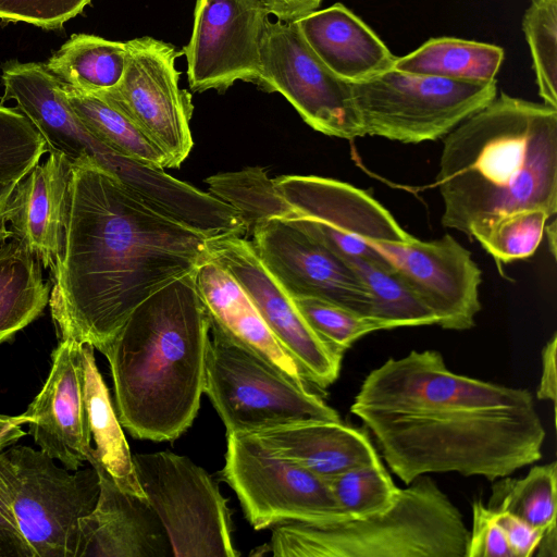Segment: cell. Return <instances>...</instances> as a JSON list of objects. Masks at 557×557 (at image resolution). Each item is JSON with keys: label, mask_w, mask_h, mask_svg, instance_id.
Returning a JSON list of instances; mask_svg holds the SVG:
<instances>
[{"label": "cell", "mask_w": 557, "mask_h": 557, "mask_svg": "<svg viewBox=\"0 0 557 557\" xmlns=\"http://www.w3.org/2000/svg\"><path fill=\"white\" fill-rule=\"evenodd\" d=\"M72 168L61 153L49 151L16 184L9 222L22 242L52 271L64 252L71 202Z\"/></svg>", "instance_id": "cell-21"}, {"label": "cell", "mask_w": 557, "mask_h": 557, "mask_svg": "<svg viewBox=\"0 0 557 557\" xmlns=\"http://www.w3.org/2000/svg\"><path fill=\"white\" fill-rule=\"evenodd\" d=\"M127 62L121 82L97 92L127 115L165 153L169 168L188 157L191 97L178 85L175 60L181 52L162 40L140 37L125 41Z\"/></svg>", "instance_id": "cell-13"}, {"label": "cell", "mask_w": 557, "mask_h": 557, "mask_svg": "<svg viewBox=\"0 0 557 557\" xmlns=\"http://www.w3.org/2000/svg\"><path fill=\"white\" fill-rule=\"evenodd\" d=\"M63 89L76 115L106 146L151 166L169 168L162 149L116 107L97 94L85 92L65 84Z\"/></svg>", "instance_id": "cell-29"}, {"label": "cell", "mask_w": 557, "mask_h": 557, "mask_svg": "<svg viewBox=\"0 0 557 557\" xmlns=\"http://www.w3.org/2000/svg\"><path fill=\"white\" fill-rule=\"evenodd\" d=\"M270 15L262 0H197L191 36L181 51L190 89L223 92L237 81L258 86Z\"/></svg>", "instance_id": "cell-15"}, {"label": "cell", "mask_w": 557, "mask_h": 557, "mask_svg": "<svg viewBox=\"0 0 557 557\" xmlns=\"http://www.w3.org/2000/svg\"><path fill=\"white\" fill-rule=\"evenodd\" d=\"M466 557H515L493 511L480 498L472 504V529Z\"/></svg>", "instance_id": "cell-38"}, {"label": "cell", "mask_w": 557, "mask_h": 557, "mask_svg": "<svg viewBox=\"0 0 557 557\" xmlns=\"http://www.w3.org/2000/svg\"><path fill=\"white\" fill-rule=\"evenodd\" d=\"M273 181L293 210L284 219L342 258L384 262L371 244L413 238L381 203L350 184L312 175H284Z\"/></svg>", "instance_id": "cell-11"}, {"label": "cell", "mask_w": 557, "mask_h": 557, "mask_svg": "<svg viewBox=\"0 0 557 557\" xmlns=\"http://www.w3.org/2000/svg\"><path fill=\"white\" fill-rule=\"evenodd\" d=\"M209 332L193 272L144 300L99 350L110 364L119 421L133 437L174 441L193 424Z\"/></svg>", "instance_id": "cell-4"}, {"label": "cell", "mask_w": 557, "mask_h": 557, "mask_svg": "<svg viewBox=\"0 0 557 557\" xmlns=\"http://www.w3.org/2000/svg\"><path fill=\"white\" fill-rule=\"evenodd\" d=\"M207 250V259L224 268L242 286L307 382L322 389L333 384L339 375L343 355L312 330L293 296L259 259L250 240L239 235L211 237Z\"/></svg>", "instance_id": "cell-14"}, {"label": "cell", "mask_w": 557, "mask_h": 557, "mask_svg": "<svg viewBox=\"0 0 557 557\" xmlns=\"http://www.w3.org/2000/svg\"><path fill=\"white\" fill-rule=\"evenodd\" d=\"M222 476L256 530L286 521L346 519L327 479L272 454L248 434H226Z\"/></svg>", "instance_id": "cell-10"}, {"label": "cell", "mask_w": 557, "mask_h": 557, "mask_svg": "<svg viewBox=\"0 0 557 557\" xmlns=\"http://www.w3.org/2000/svg\"><path fill=\"white\" fill-rule=\"evenodd\" d=\"M71 168L65 246L51 271L49 306L60 341L100 350L144 300L207 260L209 237L92 160Z\"/></svg>", "instance_id": "cell-2"}, {"label": "cell", "mask_w": 557, "mask_h": 557, "mask_svg": "<svg viewBox=\"0 0 557 557\" xmlns=\"http://www.w3.org/2000/svg\"><path fill=\"white\" fill-rule=\"evenodd\" d=\"M246 434L272 454L324 479L380 460L369 431L342 420H301Z\"/></svg>", "instance_id": "cell-23"}, {"label": "cell", "mask_w": 557, "mask_h": 557, "mask_svg": "<svg viewBox=\"0 0 557 557\" xmlns=\"http://www.w3.org/2000/svg\"><path fill=\"white\" fill-rule=\"evenodd\" d=\"M327 481L346 519L385 510L399 490L381 460L352 467Z\"/></svg>", "instance_id": "cell-33"}, {"label": "cell", "mask_w": 557, "mask_h": 557, "mask_svg": "<svg viewBox=\"0 0 557 557\" xmlns=\"http://www.w3.org/2000/svg\"><path fill=\"white\" fill-rule=\"evenodd\" d=\"M82 345L60 341L39 394L24 413L14 417L18 424L29 423L40 449L70 471L88 461L94 448L84 401Z\"/></svg>", "instance_id": "cell-18"}, {"label": "cell", "mask_w": 557, "mask_h": 557, "mask_svg": "<svg viewBox=\"0 0 557 557\" xmlns=\"http://www.w3.org/2000/svg\"><path fill=\"white\" fill-rule=\"evenodd\" d=\"M557 462L534 466L518 479L494 481L487 508L515 515L546 531L556 528Z\"/></svg>", "instance_id": "cell-31"}, {"label": "cell", "mask_w": 557, "mask_h": 557, "mask_svg": "<svg viewBox=\"0 0 557 557\" xmlns=\"http://www.w3.org/2000/svg\"><path fill=\"white\" fill-rule=\"evenodd\" d=\"M0 557H33L13 517L0 498Z\"/></svg>", "instance_id": "cell-40"}, {"label": "cell", "mask_w": 557, "mask_h": 557, "mask_svg": "<svg viewBox=\"0 0 557 557\" xmlns=\"http://www.w3.org/2000/svg\"><path fill=\"white\" fill-rule=\"evenodd\" d=\"M18 182H0V245L13 237V232L7 227L11 211V197Z\"/></svg>", "instance_id": "cell-43"}, {"label": "cell", "mask_w": 557, "mask_h": 557, "mask_svg": "<svg viewBox=\"0 0 557 557\" xmlns=\"http://www.w3.org/2000/svg\"><path fill=\"white\" fill-rule=\"evenodd\" d=\"M375 250L436 314L437 325L465 331L481 310V270L453 236L423 242L374 243Z\"/></svg>", "instance_id": "cell-17"}, {"label": "cell", "mask_w": 557, "mask_h": 557, "mask_svg": "<svg viewBox=\"0 0 557 557\" xmlns=\"http://www.w3.org/2000/svg\"><path fill=\"white\" fill-rule=\"evenodd\" d=\"M48 147L29 120L16 108L0 104V182L21 181Z\"/></svg>", "instance_id": "cell-35"}, {"label": "cell", "mask_w": 557, "mask_h": 557, "mask_svg": "<svg viewBox=\"0 0 557 557\" xmlns=\"http://www.w3.org/2000/svg\"><path fill=\"white\" fill-rule=\"evenodd\" d=\"M87 462L98 473L100 490L95 508L81 519L75 557L173 556L169 535L147 498L121 490L92 450Z\"/></svg>", "instance_id": "cell-20"}, {"label": "cell", "mask_w": 557, "mask_h": 557, "mask_svg": "<svg viewBox=\"0 0 557 557\" xmlns=\"http://www.w3.org/2000/svg\"><path fill=\"white\" fill-rule=\"evenodd\" d=\"M549 215L533 208L502 215L473 227L471 237L499 262H511L531 257L537 249Z\"/></svg>", "instance_id": "cell-32"}, {"label": "cell", "mask_w": 557, "mask_h": 557, "mask_svg": "<svg viewBox=\"0 0 557 557\" xmlns=\"http://www.w3.org/2000/svg\"><path fill=\"white\" fill-rule=\"evenodd\" d=\"M258 87L283 95L309 126L324 135L364 136L350 83L315 55L296 22L268 21Z\"/></svg>", "instance_id": "cell-12"}, {"label": "cell", "mask_w": 557, "mask_h": 557, "mask_svg": "<svg viewBox=\"0 0 557 557\" xmlns=\"http://www.w3.org/2000/svg\"><path fill=\"white\" fill-rule=\"evenodd\" d=\"M273 527L274 557H466L469 535L458 508L425 475L399 488L383 511Z\"/></svg>", "instance_id": "cell-5"}, {"label": "cell", "mask_w": 557, "mask_h": 557, "mask_svg": "<svg viewBox=\"0 0 557 557\" xmlns=\"http://www.w3.org/2000/svg\"><path fill=\"white\" fill-rule=\"evenodd\" d=\"M203 393L226 434H246L295 421L341 420L308 386L299 385L268 361L211 329Z\"/></svg>", "instance_id": "cell-8"}, {"label": "cell", "mask_w": 557, "mask_h": 557, "mask_svg": "<svg viewBox=\"0 0 557 557\" xmlns=\"http://www.w3.org/2000/svg\"><path fill=\"white\" fill-rule=\"evenodd\" d=\"M248 233L259 259L293 297L324 299L370 318L371 293L344 258L284 218L260 219Z\"/></svg>", "instance_id": "cell-16"}, {"label": "cell", "mask_w": 557, "mask_h": 557, "mask_svg": "<svg viewBox=\"0 0 557 557\" xmlns=\"http://www.w3.org/2000/svg\"><path fill=\"white\" fill-rule=\"evenodd\" d=\"M83 392L88 426L96 447L92 456L110 473L119 487L146 497L138 482L133 455L113 409L108 387L98 370L95 347L82 345Z\"/></svg>", "instance_id": "cell-25"}, {"label": "cell", "mask_w": 557, "mask_h": 557, "mask_svg": "<svg viewBox=\"0 0 557 557\" xmlns=\"http://www.w3.org/2000/svg\"><path fill=\"white\" fill-rule=\"evenodd\" d=\"M556 350L557 336L554 334L542 350V371L536 397L541 400H550L556 405L557 377H556Z\"/></svg>", "instance_id": "cell-41"}, {"label": "cell", "mask_w": 557, "mask_h": 557, "mask_svg": "<svg viewBox=\"0 0 557 557\" xmlns=\"http://www.w3.org/2000/svg\"><path fill=\"white\" fill-rule=\"evenodd\" d=\"M344 259L367 284L372 296L370 318L382 330L437 324L436 314L386 261Z\"/></svg>", "instance_id": "cell-30"}, {"label": "cell", "mask_w": 557, "mask_h": 557, "mask_svg": "<svg viewBox=\"0 0 557 557\" xmlns=\"http://www.w3.org/2000/svg\"><path fill=\"white\" fill-rule=\"evenodd\" d=\"M556 221H553L547 226V235L548 239L552 242V251L554 256L556 255Z\"/></svg>", "instance_id": "cell-46"}, {"label": "cell", "mask_w": 557, "mask_h": 557, "mask_svg": "<svg viewBox=\"0 0 557 557\" xmlns=\"http://www.w3.org/2000/svg\"><path fill=\"white\" fill-rule=\"evenodd\" d=\"M442 224L473 227L524 209L557 213V109L500 92L444 138Z\"/></svg>", "instance_id": "cell-3"}, {"label": "cell", "mask_w": 557, "mask_h": 557, "mask_svg": "<svg viewBox=\"0 0 557 557\" xmlns=\"http://www.w3.org/2000/svg\"><path fill=\"white\" fill-rule=\"evenodd\" d=\"M350 86L364 136L405 144L445 137L497 96V79L457 81L394 67Z\"/></svg>", "instance_id": "cell-7"}, {"label": "cell", "mask_w": 557, "mask_h": 557, "mask_svg": "<svg viewBox=\"0 0 557 557\" xmlns=\"http://www.w3.org/2000/svg\"><path fill=\"white\" fill-rule=\"evenodd\" d=\"M136 475L176 557H236L227 499L218 482L188 457L135 454Z\"/></svg>", "instance_id": "cell-9"}, {"label": "cell", "mask_w": 557, "mask_h": 557, "mask_svg": "<svg viewBox=\"0 0 557 557\" xmlns=\"http://www.w3.org/2000/svg\"><path fill=\"white\" fill-rule=\"evenodd\" d=\"M276 20L295 22L319 9L323 0H262Z\"/></svg>", "instance_id": "cell-42"}, {"label": "cell", "mask_w": 557, "mask_h": 557, "mask_svg": "<svg viewBox=\"0 0 557 557\" xmlns=\"http://www.w3.org/2000/svg\"><path fill=\"white\" fill-rule=\"evenodd\" d=\"M522 30L543 103L557 109V0H531Z\"/></svg>", "instance_id": "cell-34"}, {"label": "cell", "mask_w": 557, "mask_h": 557, "mask_svg": "<svg viewBox=\"0 0 557 557\" xmlns=\"http://www.w3.org/2000/svg\"><path fill=\"white\" fill-rule=\"evenodd\" d=\"M14 417L0 416V451L25 435Z\"/></svg>", "instance_id": "cell-44"}, {"label": "cell", "mask_w": 557, "mask_h": 557, "mask_svg": "<svg viewBox=\"0 0 557 557\" xmlns=\"http://www.w3.org/2000/svg\"><path fill=\"white\" fill-rule=\"evenodd\" d=\"M28 446L0 451V498L33 557H75L81 519L95 508L94 467L71 473Z\"/></svg>", "instance_id": "cell-6"}, {"label": "cell", "mask_w": 557, "mask_h": 557, "mask_svg": "<svg viewBox=\"0 0 557 557\" xmlns=\"http://www.w3.org/2000/svg\"><path fill=\"white\" fill-rule=\"evenodd\" d=\"M350 411L407 485L433 472L495 481L542 458L545 430L528 389L455 373L432 349L373 369Z\"/></svg>", "instance_id": "cell-1"}, {"label": "cell", "mask_w": 557, "mask_h": 557, "mask_svg": "<svg viewBox=\"0 0 557 557\" xmlns=\"http://www.w3.org/2000/svg\"><path fill=\"white\" fill-rule=\"evenodd\" d=\"M91 0H0V20L25 22L41 28H60Z\"/></svg>", "instance_id": "cell-37"}, {"label": "cell", "mask_w": 557, "mask_h": 557, "mask_svg": "<svg viewBox=\"0 0 557 557\" xmlns=\"http://www.w3.org/2000/svg\"><path fill=\"white\" fill-rule=\"evenodd\" d=\"M539 556L541 557H556L557 556V529L552 528L546 530L539 543Z\"/></svg>", "instance_id": "cell-45"}, {"label": "cell", "mask_w": 557, "mask_h": 557, "mask_svg": "<svg viewBox=\"0 0 557 557\" xmlns=\"http://www.w3.org/2000/svg\"><path fill=\"white\" fill-rule=\"evenodd\" d=\"M50 290L39 259L22 242L0 245V343L41 314Z\"/></svg>", "instance_id": "cell-26"}, {"label": "cell", "mask_w": 557, "mask_h": 557, "mask_svg": "<svg viewBox=\"0 0 557 557\" xmlns=\"http://www.w3.org/2000/svg\"><path fill=\"white\" fill-rule=\"evenodd\" d=\"M502 47L454 37L431 38L396 58L393 67L406 73L467 82H492L503 64Z\"/></svg>", "instance_id": "cell-27"}, {"label": "cell", "mask_w": 557, "mask_h": 557, "mask_svg": "<svg viewBox=\"0 0 557 557\" xmlns=\"http://www.w3.org/2000/svg\"><path fill=\"white\" fill-rule=\"evenodd\" d=\"M126 62L125 42L74 34L45 65L63 84L97 94L121 82Z\"/></svg>", "instance_id": "cell-28"}, {"label": "cell", "mask_w": 557, "mask_h": 557, "mask_svg": "<svg viewBox=\"0 0 557 557\" xmlns=\"http://www.w3.org/2000/svg\"><path fill=\"white\" fill-rule=\"evenodd\" d=\"M1 78L4 87L1 103L14 100L49 151L63 154L71 165L92 160L113 171L121 154L87 129L70 106L62 82L44 63L8 62Z\"/></svg>", "instance_id": "cell-19"}, {"label": "cell", "mask_w": 557, "mask_h": 557, "mask_svg": "<svg viewBox=\"0 0 557 557\" xmlns=\"http://www.w3.org/2000/svg\"><path fill=\"white\" fill-rule=\"evenodd\" d=\"M195 281L211 329L268 361L297 384L308 386L299 366L224 268L207 259L196 269Z\"/></svg>", "instance_id": "cell-22"}, {"label": "cell", "mask_w": 557, "mask_h": 557, "mask_svg": "<svg viewBox=\"0 0 557 557\" xmlns=\"http://www.w3.org/2000/svg\"><path fill=\"white\" fill-rule=\"evenodd\" d=\"M493 516L515 557H530L534 554L545 531L506 511H493Z\"/></svg>", "instance_id": "cell-39"}, {"label": "cell", "mask_w": 557, "mask_h": 557, "mask_svg": "<svg viewBox=\"0 0 557 557\" xmlns=\"http://www.w3.org/2000/svg\"><path fill=\"white\" fill-rule=\"evenodd\" d=\"M295 22L315 55L346 82H360L385 72L397 58L342 3L315 10Z\"/></svg>", "instance_id": "cell-24"}, {"label": "cell", "mask_w": 557, "mask_h": 557, "mask_svg": "<svg viewBox=\"0 0 557 557\" xmlns=\"http://www.w3.org/2000/svg\"><path fill=\"white\" fill-rule=\"evenodd\" d=\"M312 330L341 355L362 336L382 331L373 319L314 297H293Z\"/></svg>", "instance_id": "cell-36"}]
</instances>
